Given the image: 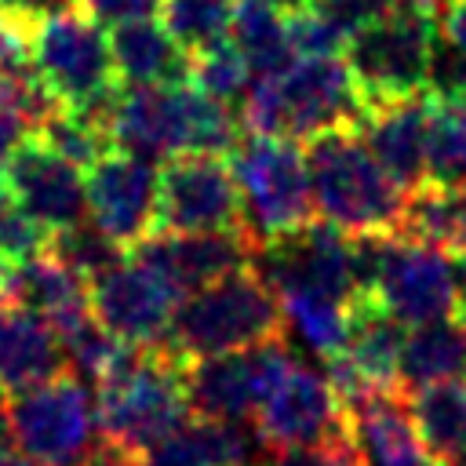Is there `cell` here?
Here are the masks:
<instances>
[{
	"label": "cell",
	"mask_w": 466,
	"mask_h": 466,
	"mask_svg": "<svg viewBox=\"0 0 466 466\" xmlns=\"http://www.w3.org/2000/svg\"><path fill=\"white\" fill-rule=\"evenodd\" d=\"M306 171L317 218L350 237H397L408 189L375 160L360 127H331L306 138Z\"/></svg>",
	"instance_id": "obj_1"
},
{
	"label": "cell",
	"mask_w": 466,
	"mask_h": 466,
	"mask_svg": "<svg viewBox=\"0 0 466 466\" xmlns=\"http://www.w3.org/2000/svg\"><path fill=\"white\" fill-rule=\"evenodd\" d=\"M240 120L233 106L204 95L189 80L182 84H153V87H127L113 102L109 131L113 146L146 157L167 160L178 153H226L240 142Z\"/></svg>",
	"instance_id": "obj_2"
},
{
	"label": "cell",
	"mask_w": 466,
	"mask_h": 466,
	"mask_svg": "<svg viewBox=\"0 0 466 466\" xmlns=\"http://www.w3.org/2000/svg\"><path fill=\"white\" fill-rule=\"evenodd\" d=\"M186 360L171 342L135 346L124 342L109 371L95 382L102 437L146 455L186 415Z\"/></svg>",
	"instance_id": "obj_3"
},
{
	"label": "cell",
	"mask_w": 466,
	"mask_h": 466,
	"mask_svg": "<svg viewBox=\"0 0 466 466\" xmlns=\"http://www.w3.org/2000/svg\"><path fill=\"white\" fill-rule=\"evenodd\" d=\"M284 331L288 317L277 288L255 266H248L193 291L178 306L167 342L193 360L277 342Z\"/></svg>",
	"instance_id": "obj_4"
},
{
	"label": "cell",
	"mask_w": 466,
	"mask_h": 466,
	"mask_svg": "<svg viewBox=\"0 0 466 466\" xmlns=\"http://www.w3.org/2000/svg\"><path fill=\"white\" fill-rule=\"evenodd\" d=\"M229 164L244 204V229L258 251L317 218L306 149L299 138L244 131L229 149Z\"/></svg>",
	"instance_id": "obj_5"
},
{
	"label": "cell",
	"mask_w": 466,
	"mask_h": 466,
	"mask_svg": "<svg viewBox=\"0 0 466 466\" xmlns=\"http://www.w3.org/2000/svg\"><path fill=\"white\" fill-rule=\"evenodd\" d=\"M29 62L62 106L98 109L116 98L120 76L109 36L76 4L51 7L29 25Z\"/></svg>",
	"instance_id": "obj_6"
},
{
	"label": "cell",
	"mask_w": 466,
	"mask_h": 466,
	"mask_svg": "<svg viewBox=\"0 0 466 466\" xmlns=\"http://www.w3.org/2000/svg\"><path fill=\"white\" fill-rule=\"evenodd\" d=\"M11 411L18 451L36 466H73L102 437L98 404H91L87 382L69 368L11 393Z\"/></svg>",
	"instance_id": "obj_7"
},
{
	"label": "cell",
	"mask_w": 466,
	"mask_h": 466,
	"mask_svg": "<svg viewBox=\"0 0 466 466\" xmlns=\"http://www.w3.org/2000/svg\"><path fill=\"white\" fill-rule=\"evenodd\" d=\"M433 33L437 18L397 4L390 15L375 18L346 40V62L368 106L426 91Z\"/></svg>",
	"instance_id": "obj_8"
},
{
	"label": "cell",
	"mask_w": 466,
	"mask_h": 466,
	"mask_svg": "<svg viewBox=\"0 0 466 466\" xmlns=\"http://www.w3.org/2000/svg\"><path fill=\"white\" fill-rule=\"evenodd\" d=\"M371 299H379L397 320L415 328L426 320L459 317L466 306V277L455 251L390 237Z\"/></svg>",
	"instance_id": "obj_9"
},
{
	"label": "cell",
	"mask_w": 466,
	"mask_h": 466,
	"mask_svg": "<svg viewBox=\"0 0 466 466\" xmlns=\"http://www.w3.org/2000/svg\"><path fill=\"white\" fill-rule=\"evenodd\" d=\"M244 229V204L226 153H178L160 160L157 233Z\"/></svg>",
	"instance_id": "obj_10"
},
{
	"label": "cell",
	"mask_w": 466,
	"mask_h": 466,
	"mask_svg": "<svg viewBox=\"0 0 466 466\" xmlns=\"http://www.w3.org/2000/svg\"><path fill=\"white\" fill-rule=\"evenodd\" d=\"M277 76L280 135L313 138L331 127H360L368 98L346 62V55H295Z\"/></svg>",
	"instance_id": "obj_11"
},
{
	"label": "cell",
	"mask_w": 466,
	"mask_h": 466,
	"mask_svg": "<svg viewBox=\"0 0 466 466\" xmlns=\"http://www.w3.org/2000/svg\"><path fill=\"white\" fill-rule=\"evenodd\" d=\"M291 350L284 339L262 342L237 353L193 357L186 360V397L189 411L222 422L255 419L258 404L273 393V386L291 368Z\"/></svg>",
	"instance_id": "obj_12"
},
{
	"label": "cell",
	"mask_w": 466,
	"mask_h": 466,
	"mask_svg": "<svg viewBox=\"0 0 466 466\" xmlns=\"http://www.w3.org/2000/svg\"><path fill=\"white\" fill-rule=\"evenodd\" d=\"M186 295L149 262L131 251L91 277V313L124 342L157 346L167 342L171 324Z\"/></svg>",
	"instance_id": "obj_13"
},
{
	"label": "cell",
	"mask_w": 466,
	"mask_h": 466,
	"mask_svg": "<svg viewBox=\"0 0 466 466\" xmlns=\"http://www.w3.org/2000/svg\"><path fill=\"white\" fill-rule=\"evenodd\" d=\"M251 422L266 451L324 444L350 430L346 404L335 393L331 379L302 360H291V368L258 404Z\"/></svg>",
	"instance_id": "obj_14"
},
{
	"label": "cell",
	"mask_w": 466,
	"mask_h": 466,
	"mask_svg": "<svg viewBox=\"0 0 466 466\" xmlns=\"http://www.w3.org/2000/svg\"><path fill=\"white\" fill-rule=\"evenodd\" d=\"M157 193L160 167L120 146L87 167V218L120 248H135L157 233Z\"/></svg>",
	"instance_id": "obj_15"
},
{
	"label": "cell",
	"mask_w": 466,
	"mask_h": 466,
	"mask_svg": "<svg viewBox=\"0 0 466 466\" xmlns=\"http://www.w3.org/2000/svg\"><path fill=\"white\" fill-rule=\"evenodd\" d=\"M4 189L51 233L80 226L87 218V175L80 164L55 153L47 142L29 135L0 175Z\"/></svg>",
	"instance_id": "obj_16"
},
{
	"label": "cell",
	"mask_w": 466,
	"mask_h": 466,
	"mask_svg": "<svg viewBox=\"0 0 466 466\" xmlns=\"http://www.w3.org/2000/svg\"><path fill=\"white\" fill-rule=\"evenodd\" d=\"M135 258L160 269L186 299L237 269L255 266V240L248 229H215V233H149L135 248Z\"/></svg>",
	"instance_id": "obj_17"
},
{
	"label": "cell",
	"mask_w": 466,
	"mask_h": 466,
	"mask_svg": "<svg viewBox=\"0 0 466 466\" xmlns=\"http://www.w3.org/2000/svg\"><path fill=\"white\" fill-rule=\"evenodd\" d=\"M346 422L368 466H430L415 426L411 393L400 382L364 386L353 393L346 400Z\"/></svg>",
	"instance_id": "obj_18"
},
{
	"label": "cell",
	"mask_w": 466,
	"mask_h": 466,
	"mask_svg": "<svg viewBox=\"0 0 466 466\" xmlns=\"http://www.w3.org/2000/svg\"><path fill=\"white\" fill-rule=\"evenodd\" d=\"M430 113H433V95L419 91L408 98L371 102L360 120V135H364L368 149L408 193L426 186Z\"/></svg>",
	"instance_id": "obj_19"
},
{
	"label": "cell",
	"mask_w": 466,
	"mask_h": 466,
	"mask_svg": "<svg viewBox=\"0 0 466 466\" xmlns=\"http://www.w3.org/2000/svg\"><path fill=\"white\" fill-rule=\"evenodd\" d=\"M258 433L244 422H222L204 415H186L160 444L142 455V466H251Z\"/></svg>",
	"instance_id": "obj_20"
},
{
	"label": "cell",
	"mask_w": 466,
	"mask_h": 466,
	"mask_svg": "<svg viewBox=\"0 0 466 466\" xmlns=\"http://www.w3.org/2000/svg\"><path fill=\"white\" fill-rule=\"evenodd\" d=\"M66 371L58 331L25 306L0 309V390L18 393Z\"/></svg>",
	"instance_id": "obj_21"
},
{
	"label": "cell",
	"mask_w": 466,
	"mask_h": 466,
	"mask_svg": "<svg viewBox=\"0 0 466 466\" xmlns=\"http://www.w3.org/2000/svg\"><path fill=\"white\" fill-rule=\"evenodd\" d=\"M109 51L120 84L153 87V84H182L189 80V51L167 33V25L153 18L113 25Z\"/></svg>",
	"instance_id": "obj_22"
},
{
	"label": "cell",
	"mask_w": 466,
	"mask_h": 466,
	"mask_svg": "<svg viewBox=\"0 0 466 466\" xmlns=\"http://www.w3.org/2000/svg\"><path fill=\"white\" fill-rule=\"evenodd\" d=\"M18 306L44 317L58 335L91 317V280L58 255L44 251L18 266Z\"/></svg>",
	"instance_id": "obj_23"
},
{
	"label": "cell",
	"mask_w": 466,
	"mask_h": 466,
	"mask_svg": "<svg viewBox=\"0 0 466 466\" xmlns=\"http://www.w3.org/2000/svg\"><path fill=\"white\" fill-rule=\"evenodd\" d=\"M408 324L397 320L379 299L357 295L350 306V328H346V346L342 360L375 386H393L397 368H400V350H404Z\"/></svg>",
	"instance_id": "obj_24"
},
{
	"label": "cell",
	"mask_w": 466,
	"mask_h": 466,
	"mask_svg": "<svg viewBox=\"0 0 466 466\" xmlns=\"http://www.w3.org/2000/svg\"><path fill=\"white\" fill-rule=\"evenodd\" d=\"M411 411L433 466H466V382H430L411 390Z\"/></svg>",
	"instance_id": "obj_25"
},
{
	"label": "cell",
	"mask_w": 466,
	"mask_h": 466,
	"mask_svg": "<svg viewBox=\"0 0 466 466\" xmlns=\"http://www.w3.org/2000/svg\"><path fill=\"white\" fill-rule=\"evenodd\" d=\"M466 371V335L462 320L444 317V320H426L408 328L404 350H400V368L397 382L411 393L430 382H448Z\"/></svg>",
	"instance_id": "obj_26"
},
{
	"label": "cell",
	"mask_w": 466,
	"mask_h": 466,
	"mask_svg": "<svg viewBox=\"0 0 466 466\" xmlns=\"http://www.w3.org/2000/svg\"><path fill=\"white\" fill-rule=\"evenodd\" d=\"M229 44L248 58L251 73H280L295 62L288 15L266 0H237Z\"/></svg>",
	"instance_id": "obj_27"
},
{
	"label": "cell",
	"mask_w": 466,
	"mask_h": 466,
	"mask_svg": "<svg viewBox=\"0 0 466 466\" xmlns=\"http://www.w3.org/2000/svg\"><path fill=\"white\" fill-rule=\"evenodd\" d=\"M462 233H466V189H444L426 182L408 193V208L397 237L455 251Z\"/></svg>",
	"instance_id": "obj_28"
},
{
	"label": "cell",
	"mask_w": 466,
	"mask_h": 466,
	"mask_svg": "<svg viewBox=\"0 0 466 466\" xmlns=\"http://www.w3.org/2000/svg\"><path fill=\"white\" fill-rule=\"evenodd\" d=\"M284 317L288 328L299 335V342L320 357L331 360L342 353L346 346V328H350V306L353 302H339L331 295H317V291H284Z\"/></svg>",
	"instance_id": "obj_29"
},
{
	"label": "cell",
	"mask_w": 466,
	"mask_h": 466,
	"mask_svg": "<svg viewBox=\"0 0 466 466\" xmlns=\"http://www.w3.org/2000/svg\"><path fill=\"white\" fill-rule=\"evenodd\" d=\"M426 182L444 189H466V98H433Z\"/></svg>",
	"instance_id": "obj_30"
},
{
	"label": "cell",
	"mask_w": 466,
	"mask_h": 466,
	"mask_svg": "<svg viewBox=\"0 0 466 466\" xmlns=\"http://www.w3.org/2000/svg\"><path fill=\"white\" fill-rule=\"evenodd\" d=\"M237 0H160V15L167 33L189 51H208L229 40Z\"/></svg>",
	"instance_id": "obj_31"
},
{
	"label": "cell",
	"mask_w": 466,
	"mask_h": 466,
	"mask_svg": "<svg viewBox=\"0 0 466 466\" xmlns=\"http://www.w3.org/2000/svg\"><path fill=\"white\" fill-rule=\"evenodd\" d=\"M251 76H255V73H251L248 58H244L229 40L218 44V47H208V51L189 55V84L200 87L204 95L226 102V106H233V102L240 106V98H244Z\"/></svg>",
	"instance_id": "obj_32"
},
{
	"label": "cell",
	"mask_w": 466,
	"mask_h": 466,
	"mask_svg": "<svg viewBox=\"0 0 466 466\" xmlns=\"http://www.w3.org/2000/svg\"><path fill=\"white\" fill-rule=\"evenodd\" d=\"M51 255H58L62 262H69L76 273H84L87 280L98 277L102 269H109L113 262H120L127 255V248H120L109 233H102L91 218H84L80 226H69L62 233L51 237Z\"/></svg>",
	"instance_id": "obj_33"
},
{
	"label": "cell",
	"mask_w": 466,
	"mask_h": 466,
	"mask_svg": "<svg viewBox=\"0 0 466 466\" xmlns=\"http://www.w3.org/2000/svg\"><path fill=\"white\" fill-rule=\"evenodd\" d=\"M51 229L40 226L0 182V258L22 266V262H33L36 255H44L51 248Z\"/></svg>",
	"instance_id": "obj_34"
},
{
	"label": "cell",
	"mask_w": 466,
	"mask_h": 466,
	"mask_svg": "<svg viewBox=\"0 0 466 466\" xmlns=\"http://www.w3.org/2000/svg\"><path fill=\"white\" fill-rule=\"evenodd\" d=\"M262 466H368L353 433H339L324 444H306V448H284V451H269V459Z\"/></svg>",
	"instance_id": "obj_35"
},
{
	"label": "cell",
	"mask_w": 466,
	"mask_h": 466,
	"mask_svg": "<svg viewBox=\"0 0 466 466\" xmlns=\"http://www.w3.org/2000/svg\"><path fill=\"white\" fill-rule=\"evenodd\" d=\"M426 91H430L433 98H466V55H462L441 29L433 33Z\"/></svg>",
	"instance_id": "obj_36"
},
{
	"label": "cell",
	"mask_w": 466,
	"mask_h": 466,
	"mask_svg": "<svg viewBox=\"0 0 466 466\" xmlns=\"http://www.w3.org/2000/svg\"><path fill=\"white\" fill-rule=\"evenodd\" d=\"M288 29H291L295 55H342L346 51V36L317 7L288 15Z\"/></svg>",
	"instance_id": "obj_37"
},
{
	"label": "cell",
	"mask_w": 466,
	"mask_h": 466,
	"mask_svg": "<svg viewBox=\"0 0 466 466\" xmlns=\"http://www.w3.org/2000/svg\"><path fill=\"white\" fill-rule=\"evenodd\" d=\"M313 7L350 40L357 29H364L375 18L390 15L397 7V0H313Z\"/></svg>",
	"instance_id": "obj_38"
},
{
	"label": "cell",
	"mask_w": 466,
	"mask_h": 466,
	"mask_svg": "<svg viewBox=\"0 0 466 466\" xmlns=\"http://www.w3.org/2000/svg\"><path fill=\"white\" fill-rule=\"evenodd\" d=\"M98 25H124L138 18H153L160 11V0H69Z\"/></svg>",
	"instance_id": "obj_39"
},
{
	"label": "cell",
	"mask_w": 466,
	"mask_h": 466,
	"mask_svg": "<svg viewBox=\"0 0 466 466\" xmlns=\"http://www.w3.org/2000/svg\"><path fill=\"white\" fill-rule=\"evenodd\" d=\"M73 466H142V455L124 448V444H116V441H109V437H98L87 448V455L76 459Z\"/></svg>",
	"instance_id": "obj_40"
},
{
	"label": "cell",
	"mask_w": 466,
	"mask_h": 466,
	"mask_svg": "<svg viewBox=\"0 0 466 466\" xmlns=\"http://www.w3.org/2000/svg\"><path fill=\"white\" fill-rule=\"evenodd\" d=\"M437 29L466 55V0H448L441 18H437Z\"/></svg>",
	"instance_id": "obj_41"
},
{
	"label": "cell",
	"mask_w": 466,
	"mask_h": 466,
	"mask_svg": "<svg viewBox=\"0 0 466 466\" xmlns=\"http://www.w3.org/2000/svg\"><path fill=\"white\" fill-rule=\"evenodd\" d=\"M18 306V266L0 258V309Z\"/></svg>",
	"instance_id": "obj_42"
},
{
	"label": "cell",
	"mask_w": 466,
	"mask_h": 466,
	"mask_svg": "<svg viewBox=\"0 0 466 466\" xmlns=\"http://www.w3.org/2000/svg\"><path fill=\"white\" fill-rule=\"evenodd\" d=\"M18 441H15V411H11V393L0 390V455L4 451H15Z\"/></svg>",
	"instance_id": "obj_43"
},
{
	"label": "cell",
	"mask_w": 466,
	"mask_h": 466,
	"mask_svg": "<svg viewBox=\"0 0 466 466\" xmlns=\"http://www.w3.org/2000/svg\"><path fill=\"white\" fill-rule=\"evenodd\" d=\"M51 7H62V0H0V11L18 15V18H36Z\"/></svg>",
	"instance_id": "obj_44"
},
{
	"label": "cell",
	"mask_w": 466,
	"mask_h": 466,
	"mask_svg": "<svg viewBox=\"0 0 466 466\" xmlns=\"http://www.w3.org/2000/svg\"><path fill=\"white\" fill-rule=\"evenodd\" d=\"M266 4H273V7H280L284 15H299V11H306V7H313V0H266Z\"/></svg>",
	"instance_id": "obj_45"
},
{
	"label": "cell",
	"mask_w": 466,
	"mask_h": 466,
	"mask_svg": "<svg viewBox=\"0 0 466 466\" xmlns=\"http://www.w3.org/2000/svg\"><path fill=\"white\" fill-rule=\"evenodd\" d=\"M0 466H36V462L25 459V455H18V451H4L0 455Z\"/></svg>",
	"instance_id": "obj_46"
},
{
	"label": "cell",
	"mask_w": 466,
	"mask_h": 466,
	"mask_svg": "<svg viewBox=\"0 0 466 466\" xmlns=\"http://www.w3.org/2000/svg\"><path fill=\"white\" fill-rule=\"evenodd\" d=\"M459 320H462V335H466V306H462V313H459Z\"/></svg>",
	"instance_id": "obj_47"
},
{
	"label": "cell",
	"mask_w": 466,
	"mask_h": 466,
	"mask_svg": "<svg viewBox=\"0 0 466 466\" xmlns=\"http://www.w3.org/2000/svg\"><path fill=\"white\" fill-rule=\"evenodd\" d=\"M430 466H433V462H430Z\"/></svg>",
	"instance_id": "obj_48"
}]
</instances>
